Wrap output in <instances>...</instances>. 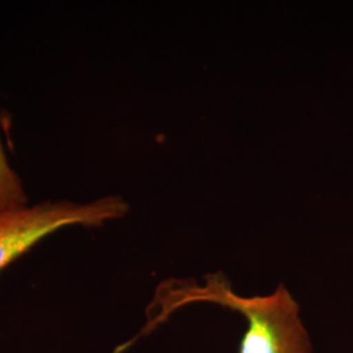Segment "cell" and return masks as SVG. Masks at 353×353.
<instances>
[{
    "mask_svg": "<svg viewBox=\"0 0 353 353\" xmlns=\"http://www.w3.org/2000/svg\"><path fill=\"white\" fill-rule=\"evenodd\" d=\"M130 211L118 195H108L89 203L48 201L0 214V271L28 252L38 241L61 228L102 227Z\"/></svg>",
    "mask_w": 353,
    "mask_h": 353,
    "instance_id": "obj_2",
    "label": "cell"
},
{
    "mask_svg": "<svg viewBox=\"0 0 353 353\" xmlns=\"http://www.w3.org/2000/svg\"><path fill=\"white\" fill-rule=\"evenodd\" d=\"M28 205V196L23 182L10 166L0 140V214L20 210Z\"/></svg>",
    "mask_w": 353,
    "mask_h": 353,
    "instance_id": "obj_3",
    "label": "cell"
},
{
    "mask_svg": "<svg viewBox=\"0 0 353 353\" xmlns=\"http://www.w3.org/2000/svg\"><path fill=\"white\" fill-rule=\"evenodd\" d=\"M196 303H214L246 319L240 353H313L300 306L283 283L270 294L243 297L232 290L221 271L204 275L203 285L192 279L163 281L148 307L147 330L159 326L178 309Z\"/></svg>",
    "mask_w": 353,
    "mask_h": 353,
    "instance_id": "obj_1",
    "label": "cell"
}]
</instances>
